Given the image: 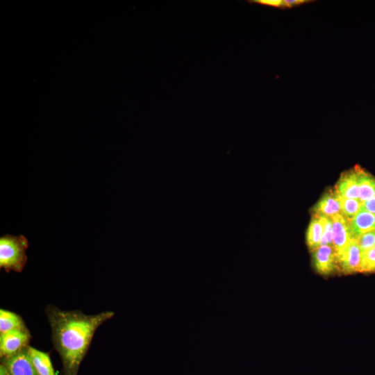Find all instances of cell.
<instances>
[{
	"mask_svg": "<svg viewBox=\"0 0 375 375\" xmlns=\"http://www.w3.org/2000/svg\"><path fill=\"white\" fill-rule=\"evenodd\" d=\"M53 347L60 355L63 375H77L97 329L114 316L112 311L85 315L62 310L53 305L45 310Z\"/></svg>",
	"mask_w": 375,
	"mask_h": 375,
	"instance_id": "obj_1",
	"label": "cell"
},
{
	"mask_svg": "<svg viewBox=\"0 0 375 375\" xmlns=\"http://www.w3.org/2000/svg\"><path fill=\"white\" fill-rule=\"evenodd\" d=\"M28 247L27 238L4 235L0 238V268L6 272L12 270L21 272L28 260L26 251Z\"/></svg>",
	"mask_w": 375,
	"mask_h": 375,
	"instance_id": "obj_2",
	"label": "cell"
},
{
	"mask_svg": "<svg viewBox=\"0 0 375 375\" xmlns=\"http://www.w3.org/2000/svg\"><path fill=\"white\" fill-rule=\"evenodd\" d=\"M31 338L27 328L0 333L1 358L13 356L29 346Z\"/></svg>",
	"mask_w": 375,
	"mask_h": 375,
	"instance_id": "obj_3",
	"label": "cell"
},
{
	"mask_svg": "<svg viewBox=\"0 0 375 375\" xmlns=\"http://www.w3.org/2000/svg\"><path fill=\"white\" fill-rule=\"evenodd\" d=\"M315 269L321 275H331L338 271L336 252L333 246L320 245L312 251Z\"/></svg>",
	"mask_w": 375,
	"mask_h": 375,
	"instance_id": "obj_4",
	"label": "cell"
},
{
	"mask_svg": "<svg viewBox=\"0 0 375 375\" xmlns=\"http://www.w3.org/2000/svg\"><path fill=\"white\" fill-rule=\"evenodd\" d=\"M339 271L345 274L361 272L362 252L356 239L352 238L347 246L337 254Z\"/></svg>",
	"mask_w": 375,
	"mask_h": 375,
	"instance_id": "obj_5",
	"label": "cell"
},
{
	"mask_svg": "<svg viewBox=\"0 0 375 375\" xmlns=\"http://www.w3.org/2000/svg\"><path fill=\"white\" fill-rule=\"evenodd\" d=\"M28 347L13 356L1 358V363L6 367L10 375H38L29 356Z\"/></svg>",
	"mask_w": 375,
	"mask_h": 375,
	"instance_id": "obj_6",
	"label": "cell"
},
{
	"mask_svg": "<svg viewBox=\"0 0 375 375\" xmlns=\"http://www.w3.org/2000/svg\"><path fill=\"white\" fill-rule=\"evenodd\" d=\"M359 166L343 172L338 179L334 190L342 198H359Z\"/></svg>",
	"mask_w": 375,
	"mask_h": 375,
	"instance_id": "obj_7",
	"label": "cell"
},
{
	"mask_svg": "<svg viewBox=\"0 0 375 375\" xmlns=\"http://www.w3.org/2000/svg\"><path fill=\"white\" fill-rule=\"evenodd\" d=\"M330 218L332 222L333 247L336 254H338L352 239L349 228V221L342 213L336 214Z\"/></svg>",
	"mask_w": 375,
	"mask_h": 375,
	"instance_id": "obj_8",
	"label": "cell"
},
{
	"mask_svg": "<svg viewBox=\"0 0 375 375\" xmlns=\"http://www.w3.org/2000/svg\"><path fill=\"white\" fill-rule=\"evenodd\" d=\"M312 211L313 214L328 217L342 213L340 199L334 189H328L325 192Z\"/></svg>",
	"mask_w": 375,
	"mask_h": 375,
	"instance_id": "obj_9",
	"label": "cell"
},
{
	"mask_svg": "<svg viewBox=\"0 0 375 375\" xmlns=\"http://www.w3.org/2000/svg\"><path fill=\"white\" fill-rule=\"evenodd\" d=\"M349 231L352 238H357L360 235L375 231V214L361 208V210L349 221Z\"/></svg>",
	"mask_w": 375,
	"mask_h": 375,
	"instance_id": "obj_10",
	"label": "cell"
},
{
	"mask_svg": "<svg viewBox=\"0 0 375 375\" xmlns=\"http://www.w3.org/2000/svg\"><path fill=\"white\" fill-rule=\"evenodd\" d=\"M28 351L38 375H57L49 353L42 351L30 345L28 347Z\"/></svg>",
	"mask_w": 375,
	"mask_h": 375,
	"instance_id": "obj_11",
	"label": "cell"
},
{
	"mask_svg": "<svg viewBox=\"0 0 375 375\" xmlns=\"http://www.w3.org/2000/svg\"><path fill=\"white\" fill-rule=\"evenodd\" d=\"M323 231L322 216L312 214L306 235V244L311 251L320 246Z\"/></svg>",
	"mask_w": 375,
	"mask_h": 375,
	"instance_id": "obj_12",
	"label": "cell"
},
{
	"mask_svg": "<svg viewBox=\"0 0 375 375\" xmlns=\"http://www.w3.org/2000/svg\"><path fill=\"white\" fill-rule=\"evenodd\" d=\"M359 172V199L364 202L375 196V177L362 169Z\"/></svg>",
	"mask_w": 375,
	"mask_h": 375,
	"instance_id": "obj_13",
	"label": "cell"
},
{
	"mask_svg": "<svg viewBox=\"0 0 375 375\" xmlns=\"http://www.w3.org/2000/svg\"><path fill=\"white\" fill-rule=\"evenodd\" d=\"M26 328L22 318L19 315L8 310L0 309V333Z\"/></svg>",
	"mask_w": 375,
	"mask_h": 375,
	"instance_id": "obj_14",
	"label": "cell"
},
{
	"mask_svg": "<svg viewBox=\"0 0 375 375\" xmlns=\"http://www.w3.org/2000/svg\"><path fill=\"white\" fill-rule=\"evenodd\" d=\"M339 199L342 214L350 221L361 210L362 202L359 199Z\"/></svg>",
	"mask_w": 375,
	"mask_h": 375,
	"instance_id": "obj_15",
	"label": "cell"
},
{
	"mask_svg": "<svg viewBox=\"0 0 375 375\" xmlns=\"http://www.w3.org/2000/svg\"><path fill=\"white\" fill-rule=\"evenodd\" d=\"M375 272V247L362 253L361 272Z\"/></svg>",
	"mask_w": 375,
	"mask_h": 375,
	"instance_id": "obj_16",
	"label": "cell"
},
{
	"mask_svg": "<svg viewBox=\"0 0 375 375\" xmlns=\"http://www.w3.org/2000/svg\"><path fill=\"white\" fill-rule=\"evenodd\" d=\"M356 240L362 253L375 247V231L363 233L356 238Z\"/></svg>",
	"mask_w": 375,
	"mask_h": 375,
	"instance_id": "obj_17",
	"label": "cell"
},
{
	"mask_svg": "<svg viewBox=\"0 0 375 375\" xmlns=\"http://www.w3.org/2000/svg\"><path fill=\"white\" fill-rule=\"evenodd\" d=\"M322 217L323 221L324 231L321 239L320 245L333 246V231L331 219L325 216H322Z\"/></svg>",
	"mask_w": 375,
	"mask_h": 375,
	"instance_id": "obj_18",
	"label": "cell"
},
{
	"mask_svg": "<svg viewBox=\"0 0 375 375\" xmlns=\"http://www.w3.org/2000/svg\"><path fill=\"white\" fill-rule=\"evenodd\" d=\"M249 2L279 8H283L284 6L283 0H252Z\"/></svg>",
	"mask_w": 375,
	"mask_h": 375,
	"instance_id": "obj_19",
	"label": "cell"
},
{
	"mask_svg": "<svg viewBox=\"0 0 375 375\" xmlns=\"http://www.w3.org/2000/svg\"><path fill=\"white\" fill-rule=\"evenodd\" d=\"M362 209L375 214V196L362 202Z\"/></svg>",
	"mask_w": 375,
	"mask_h": 375,
	"instance_id": "obj_20",
	"label": "cell"
},
{
	"mask_svg": "<svg viewBox=\"0 0 375 375\" xmlns=\"http://www.w3.org/2000/svg\"><path fill=\"white\" fill-rule=\"evenodd\" d=\"M283 1H284L283 8H291L294 6H299V5L310 2V1H306V0H283Z\"/></svg>",
	"mask_w": 375,
	"mask_h": 375,
	"instance_id": "obj_21",
	"label": "cell"
},
{
	"mask_svg": "<svg viewBox=\"0 0 375 375\" xmlns=\"http://www.w3.org/2000/svg\"><path fill=\"white\" fill-rule=\"evenodd\" d=\"M0 375H10L6 367L1 363L0 365Z\"/></svg>",
	"mask_w": 375,
	"mask_h": 375,
	"instance_id": "obj_22",
	"label": "cell"
}]
</instances>
